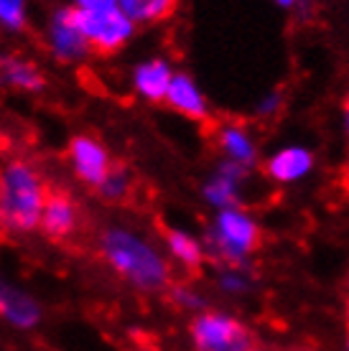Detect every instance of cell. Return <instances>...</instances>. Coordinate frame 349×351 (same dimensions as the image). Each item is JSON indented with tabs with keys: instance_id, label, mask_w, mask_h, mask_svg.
I'll return each mask as SVG.
<instances>
[{
	"instance_id": "4316f807",
	"label": "cell",
	"mask_w": 349,
	"mask_h": 351,
	"mask_svg": "<svg viewBox=\"0 0 349 351\" xmlns=\"http://www.w3.org/2000/svg\"><path fill=\"white\" fill-rule=\"evenodd\" d=\"M250 351H265V349H260V346H253V349H250Z\"/></svg>"
},
{
	"instance_id": "2e32d148",
	"label": "cell",
	"mask_w": 349,
	"mask_h": 351,
	"mask_svg": "<svg viewBox=\"0 0 349 351\" xmlns=\"http://www.w3.org/2000/svg\"><path fill=\"white\" fill-rule=\"evenodd\" d=\"M166 245L176 263H181L183 267H189V270H196V267L204 263V247H201L199 239L192 237L189 232H181V229L166 232Z\"/></svg>"
},
{
	"instance_id": "8992f818",
	"label": "cell",
	"mask_w": 349,
	"mask_h": 351,
	"mask_svg": "<svg viewBox=\"0 0 349 351\" xmlns=\"http://www.w3.org/2000/svg\"><path fill=\"white\" fill-rule=\"evenodd\" d=\"M69 158L79 178L89 186H97V189L113 171V160L107 156V150L95 138H87V135H79L71 141Z\"/></svg>"
},
{
	"instance_id": "3957f363",
	"label": "cell",
	"mask_w": 349,
	"mask_h": 351,
	"mask_svg": "<svg viewBox=\"0 0 349 351\" xmlns=\"http://www.w3.org/2000/svg\"><path fill=\"white\" fill-rule=\"evenodd\" d=\"M262 232L250 211L240 206L219 209L210 229V252L225 265H245V260L260 247Z\"/></svg>"
},
{
	"instance_id": "5bb4252c",
	"label": "cell",
	"mask_w": 349,
	"mask_h": 351,
	"mask_svg": "<svg viewBox=\"0 0 349 351\" xmlns=\"http://www.w3.org/2000/svg\"><path fill=\"white\" fill-rule=\"evenodd\" d=\"M117 5L133 23H158L174 13L179 0H117Z\"/></svg>"
},
{
	"instance_id": "30bf717a",
	"label": "cell",
	"mask_w": 349,
	"mask_h": 351,
	"mask_svg": "<svg viewBox=\"0 0 349 351\" xmlns=\"http://www.w3.org/2000/svg\"><path fill=\"white\" fill-rule=\"evenodd\" d=\"M217 145L222 150L225 160L253 171L258 163V145H255L253 132L240 123H227L217 130Z\"/></svg>"
},
{
	"instance_id": "cb8c5ba5",
	"label": "cell",
	"mask_w": 349,
	"mask_h": 351,
	"mask_svg": "<svg viewBox=\"0 0 349 351\" xmlns=\"http://www.w3.org/2000/svg\"><path fill=\"white\" fill-rule=\"evenodd\" d=\"M273 3L283 10H296L298 5H301V0H273Z\"/></svg>"
},
{
	"instance_id": "8fae6325",
	"label": "cell",
	"mask_w": 349,
	"mask_h": 351,
	"mask_svg": "<svg viewBox=\"0 0 349 351\" xmlns=\"http://www.w3.org/2000/svg\"><path fill=\"white\" fill-rule=\"evenodd\" d=\"M166 102L174 107L176 112L186 114L192 120L207 123L210 120V105H207V97L196 87V82L186 74H174V82L168 87Z\"/></svg>"
},
{
	"instance_id": "52a82bcc",
	"label": "cell",
	"mask_w": 349,
	"mask_h": 351,
	"mask_svg": "<svg viewBox=\"0 0 349 351\" xmlns=\"http://www.w3.org/2000/svg\"><path fill=\"white\" fill-rule=\"evenodd\" d=\"M316 158L314 153L304 145H286L278 148L265 158V176L273 184H298L301 178L314 171Z\"/></svg>"
},
{
	"instance_id": "7a4b0ae2",
	"label": "cell",
	"mask_w": 349,
	"mask_h": 351,
	"mask_svg": "<svg viewBox=\"0 0 349 351\" xmlns=\"http://www.w3.org/2000/svg\"><path fill=\"white\" fill-rule=\"evenodd\" d=\"M102 255L107 263L140 290H161L168 285V265L156 247L125 229H107L102 234Z\"/></svg>"
},
{
	"instance_id": "9a60e30c",
	"label": "cell",
	"mask_w": 349,
	"mask_h": 351,
	"mask_svg": "<svg viewBox=\"0 0 349 351\" xmlns=\"http://www.w3.org/2000/svg\"><path fill=\"white\" fill-rule=\"evenodd\" d=\"M0 313L16 326H31L38 318V308L28 295L8 285H0Z\"/></svg>"
},
{
	"instance_id": "7402d4cb",
	"label": "cell",
	"mask_w": 349,
	"mask_h": 351,
	"mask_svg": "<svg viewBox=\"0 0 349 351\" xmlns=\"http://www.w3.org/2000/svg\"><path fill=\"white\" fill-rule=\"evenodd\" d=\"M174 298H176V303H179V306H186V308H201V306H204V298H201L196 290L186 288V285L174 290Z\"/></svg>"
},
{
	"instance_id": "e0dca14e",
	"label": "cell",
	"mask_w": 349,
	"mask_h": 351,
	"mask_svg": "<svg viewBox=\"0 0 349 351\" xmlns=\"http://www.w3.org/2000/svg\"><path fill=\"white\" fill-rule=\"evenodd\" d=\"M0 80L21 89L41 87V74L36 71L34 64L21 62L16 56H3V59H0Z\"/></svg>"
},
{
	"instance_id": "5b68a950",
	"label": "cell",
	"mask_w": 349,
	"mask_h": 351,
	"mask_svg": "<svg viewBox=\"0 0 349 351\" xmlns=\"http://www.w3.org/2000/svg\"><path fill=\"white\" fill-rule=\"evenodd\" d=\"M192 339L196 351H250L255 346L250 331L229 313H201L194 318Z\"/></svg>"
},
{
	"instance_id": "4fadbf2b",
	"label": "cell",
	"mask_w": 349,
	"mask_h": 351,
	"mask_svg": "<svg viewBox=\"0 0 349 351\" xmlns=\"http://www.w3.org/2000/svg\"><path fill=\"white\" fill-rule=\"evenodd\" d=\"M52 46L56 56L61 59H71L87 49V41L79 31L77 21H74V10H61L52 23Z\"/></svg>"
},
{
	"instance_id": "9c48e42d",
	"label": "cell",
	"mask_w": 349,
	"mask_h": 351,
	"mask_svg": "<svg viewBox=\"0 0 349 351\" xmlns=\"http://www.w3.org/2000/svg\"><path fill=\"white\" fill-rule=\"evenodd\" d=\"M79 227V209L74 199L64 191H49L44 214H41V229L52 239H69Z\"/></svg>"
},
{
	"instance_id": "6da1fadb",
	"label": "cell",
	"mask_w": 349,
	"mask_h": 351,
	"mask_svg": "<svg viewBox=\"0 0 349 351\" xmlns=\"http://www.w3.org/2000/svg\"><path fill=\"white\" fill-rule=\"evenodd\" d=\"M49 186L26 160H8L0 166V224L10 232L41 227Z\"/></svg>"
},
{
	"instance_id": "277c9868",
	"label": "cell",
	"mask_w": 349,
	"mask_h": 351,
	"mask_svg": "<svg viewBox=\"0 0 349 351\" xmlns=\"http://www.w3.org/2000/svg\"><path fill=\"white\" fill-rule=\"evenodd\" d=\"M74 21H77L79 31L85 36L89 49L97 53H113L117 51L128 38L133 36L131 18L120 10V5H110V8H74Z\"/></svg>"
},
{
	"instance_id": "ffe728a7",
	"label": "cell",
	"mask_w": 349,
	"mask_h": 351,
	"mask_svg": "<svg viewBox=\"0 0 349 351\" xmlns=\"http://www.w3.org/2000/svg\"><path fill=\"white\" fill-rule=\"evenodd\" d=\"M0 21L8 28L23 26V0H0Z\"/></svg>"
},
{
	"instance_id": "44dd1931",
	"label": "cell",
	"mask_w": 349,
	"mask_h": 351,
	"mask_svg": "<svg viewBox=\"0 0 349 351\" xmlns=\"http://www.w3.org/2000/svg\"><path fill=\"white\" fill-rule=\"evenodd\" d=\"M280 110H283V97L278 92H271V95H265L258 102V114L260 117H278Z\"/></svg>"
},
{
	"instance_id": "484cf974",
	"label": "cell",
	"mask_w": 349,
	"mask_h": 351,
	"mask_svg": "<svg viewBox=\"0 0 349 351\" xmlns=\"http://www.w3.org/2000/svg\"><path fill=\"white\" fill-rule=\"evenodd\" d=\"M344 189H347V193H349V163H347V168H344Z\"/></svg>"
},
{
	"instance_id": "ac0fdd59",
	"label": "cell",
	"mask_w": 349,
	"mask_h": 351,
	"mask_svg": "<svg viewBox=\"0 0 349 351\" xmlns=\"http://www.w3.org/2000/svg\"><path fill=\"white\" fill-rule=\"evenodd\" d=\"M253 285V278L245 272V265H225V270L219 272V288L232 295H243Z\"/></svg>"
},
{
	"instance_id": "f546056e",
	"label": "cell",
	"mask_w": 349,
	"mask_h": 351,
	"mask_svg": "<svg viewBox=\"0 0 349 351\" xmlns=\"http://www.w3.org/2000/svg\"><path fill=\"white\" fill-rule=\"evenodd\" d=\"M347 349H349V341H347Z\"/></svg>"
},
{
	"instance_id": "d6986e66",
	"label": "cell",
	"mask_w": 349,
	"mask_h": 351,
	"mask_svg": "<svg viewBox=\"0 0 349 351\" xmlns=\"http://www.w3.org/2000/svg\"><path fill=\"white\" fill-rule=\"evenodd\" d=\"M100 193H102L105 199H110V202H122V199L131 193V176H128V171L120 166L113 168L110 176H107L105 181H102V186H100Z\"/></svg>"
},
{
	"instance_id": "7c38bea8",
	"label": "cell",
	"mask_w": 349,
	"mask_h": 351,
	"mask_svg": "<svg viewBox=\"0 0 349 351\" xmlns=\"http://www.w3.org/2000/svg\"><path fill=\"white\" fill-rule=\"evenodd\" d=\"M133 82H135V89H138L146 99L161 102V99H166V95H168V87H171V82H174V71H171V66H168L164 59H153V62L140 64L138 69H135Z\"/></svg>"
},
{
	"instance_id": "603a6c76",
	"label": "cell",
	"mask_w": 349,
	"mask_h": 351,
	"mask_svg": "<svg viewBox=\"0 0 349 351\" xmlns=\"http://www.w3.org/2000/svg\"><path fill=\"white\" fill-rule=\"evenodd\" d=\"M110 5H117V0H77V8H85V10L110 8Z\"/></svg>"
},
{
	"instance_id": "ba28073f",
	"label": "cell",
	"mask_w": 349,
	"mask_h": 351,
	"mask_svg": "<svg viewBox=\"0 0 349 351\" xmlns=\"http://www.w3.org/2000/svg\"><path fill=\"white\" fill-rule=\"evenodd\" d=\"M247 173H250L247 168L225 160L204 186V199L212 206H217V209L240 206V202H243V184L247 181Z\"/></svg>"
},
{
	"instance_id": "83f0119b",
	"label": "cell",
	"mask_w": 349,
	"mask_h": 351,
	"mask_svg": "<svg viewBox=\"0 0 349 351\" xmlns=\"http://www.w3.org/2000/svg\"><path fill=\"white\" fill-rule=\"evenodd\" d=\"M347 318H349V303H347Z\"/></svg>"
},
{
	"instance_id": "f1b7e54d",
	"label": "cell",
	"mask_w": 349,
	"mask_h": 351,
	"mask_svg": "<svg viewBox=\"0 0 349 351\" xmlns=\"http://www.w3.org/2000/svg\"><path fill=\"white\" fill-rule=\"evenodd\" d=\"M138 351H150V349H138Z\"/></svg>"
},
{
	"instance_id": "d4e9b609",
	"label": "cell",
	"mask_w": 349,
	"mask_h": 351,
	"mask_svg": "<svg viewBox=\"0 0 349 351\" xmlns=\"http://www.w3.org/2000/svg\"><path fill=\"white\" fill-rule=\"evenodd\" d=\"M344 128H347V132H349V92H347V97H344Z\"/></svg>"
}]
</instances>
